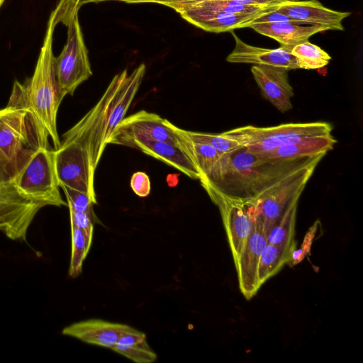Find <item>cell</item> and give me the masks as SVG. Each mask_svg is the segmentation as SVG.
Instances as JSON below:
<instances>
[{
	"label": "cell",
	"mask_w": 363,
	"mask_h": 363,
	"mask_svg": "<svg viewBox=\"0 0 363 363\" xmlns=\"http://www.w3.org/2000/svg\"><path fill=\"white\" fill-rule=\"evenodd\" d=\"M71 235L72 252L68 272L70 277L76 278L82 271L83 262L89 251L93 236L73 226H71Z\"/></svg>",
	"instance_id": "obj_27"
},
{
	"label": "cell",
	"mask_w": 363,
	"mask_h": 363,
	"mask_svg": "<svg viewBox=\"0 0 363 363\" xmlns=\"http://www.w3.org/2000/svg\"><path fill=\"white\" fill-rule=\"evenodd\" d=\"M324 156L318 157L306 167L288 176L263 197L257 199L267 233L285 211L294 202L298 201L316 166Z\"/></svg>",
	"instance_id": "obj_12"
},
{
	"label": "cell",
	"mask_w": 363,
	"mask_h": 363,
	"mask_svg": "<svg viewBox=\"0 0 363 363\" xmlns=\"http://www.w3.org/2000/svg\"><path fill=\"white\" fill-rule=\"evenodd\" d=\"M62 189L69 208L76 211L88 214L94 221L99 223V220L94 213L93 206L95 204L89 195L77 190L69 188L65 185H60Z\"/></svg>",
	"instance_id": "obj_29"
},
{
	"label": "cell",
	"mask_w": 363,
	"mask_h": 363,
	"mask_svg": "<svg viewBox=\"0 0 363 363\" xmlns=\"http://www.w3.org/2000/svg\"><path fill=\"white\" fill-rule=\"evenodd\" d=\"M298 201L294 202L268 230L267 243L290 245L295 243V226Z\"/></svg>",
	"instance_id": "obj_24"
},
{
	"label": "cell",
	"mask_w": 363,
	"mask_h": 363,
	"mask_svg": "<svg viewBox=\"0 0 363 363\" xmlns=\"http://www.w3.org/2000/svg\"><path fill=\"white\" fill-rule=\"evenodd\" d=\"M230 32L235 45L227 56V62L281 67L289 70L298 69L295 57L286 48L268 49L251 45L242 41L233 30Z\"/></svg>",
	"instance_id": "obj_16"
},
{
	"label": "cell",
	"mask_w": 363,
	"mask_h": 363,
	"mask_svg": "<svg viewBox=\"0 0 363 363\" xmlns=\"http://www.w3.org/2000/svg\"><path fill=\"white\" fill-rule=\"evenodd\" d=\"M13 179L23 194L43 207L67 206L60 192L54 150L50 148L49 144L33 152Z\"/></svg>",
	"instance_id": "obj_7"
},
{
	"label": "cell",
	"mask_w": 363,
	"mask_h": 363,
	"mask_svg": "<svg viewBox=\"0 0 363 363\" xmlns=\"http://www.w3.org/2000/svg\"><path fill=\"white\" fill-rule=\"evenodd\" d=\"M218 207L227 235L233 262L241 254L259 216L257 200H242L228 196L214 189L202 186Z\"/></svg>",
	"instance_id": "obj_9"
},
{
	"label": "cell",
	"mask_w": 363,
	"mask_h": 363,
	"mask_svg": "<svg viewBox=\"0 0 363 363\" xmlns=\"http://www.w3.org/2000/svg\"><path fill=\"white\" fill-rule=\"evenodd\" d=\"M289 69L269 65H253L251 72L262 95L281 113L293 108L294 91L289 79Z\"/></svg>",
	"instance_id": "obj_14"
},
{
	"label": "cell",
	"mask_w": 363,
	"mask_h": 363,
	"mask_svg": "<svg viewBox=\"0 0 363 363\" xmlns=\"http://www.w3.org/2000/svg\"><path fill=\"white\" fill-rule=\"evenodd\" d=\"M285 1L289 3H294V2H297L300 0H285Z\"/></svg>",
	"instance_id": "obj_38"
},
{
	"label": "cell",
	"mask_w": 363,
	"mask_h": 363,
	"mask_svg": "<svg viewBox=\"0 0 363 363\" xmlns=\"http://www.w3.org/2000/svg\"><path fill=\"white\" fill-rule=\"evenodd\" d=\"M291 54L295 57L298 69H320L326 66L331 60L328 53L308 40L294 47Z\"/></svg>",
	"instance_id": "obj_25"
},
{
	"label": "cell",
	"mask_w": 363,
	"mask_h": 363,
	"mask_svg": "<svg viewBox=\"0 0 363 363\" xmlns=\"http://www.w3.org/2000/svg\"><path fill=\"white\" fill-rule=\"evenodd\" d=\"M146 140L165 141L179 145V137L168 120L142 110L124 118L107 143L130 147L135 142Z\"/></svg>",
	"instance_id": "obj_11"
},
{
	"label": "cell",
	"mask_w": 363,
	"mask_h": 363,
	"mask_svg": "<svg viewBox=\"0 0 363 363\" xmlns=\"http://www.w3.org/2000/svg\"><path fill=\"white\" fill-rule=\"evenodd\" d=\"M146 67L127 69L113 77L98 102L69 130L62 140L74 141L89 153L96 170L107 142L125 116L139 90Z\"/></svg>",
	"instance_id": "obj_2"
},
{
	"label": "cell",
	"mask_w": 363,
	"mask_h": 363,
	"mask_svg": "<svg viewBox=\"0 0 363 363\" xmlns=\"http://www.w3.org/2000/svg\"><path fill=\"white\" fill-rule=\"evenodd\" d=\"M116 1H121L126 3H141V2H155L160 4L161 1L164 0H116Z\"/></svg>",
	"instance_id": "obj_37"
},
{
	"label": "cell",
	"mask_w": 363,
	"mask_h": 363,
	"mask_svg": "<svg viewBox=\"0 0 363 363\" xmlns=\"http://www.w3.org/2000/svg\"><path fill=\"white\" fill-rule=\"evenodd\" d=\"M333 126L327 122L289 123L271 127L245 125L221 133L250 151L263 154L301 139L330 135Z\"/></svg>",
	"instance_id": "obj_6"
},
{
	"label": "cell",
	"mask_w": 363,
	"mask_h": 363,
	"mask_svg": "<svg viewBox=\"0 0 363 363\" xmlns=\"http://www.w3.org/2000/svg\"><path fill=\"white\" fill-rule=\"evenodd\" d=\"M256 23H291L296 25H304L301 22L294 20L286 15L280 13L277 11L266 13L259 16L255 18L251 24Z\"/></svg>",
	"instance_id": "obj_32"
},
{
	"label": "cell",
	"mask_w": 363,
	"mask_h": 363,
	"mask_svg": "<svg viewBox=\"0 0 363 363\" xmlns=\"http://www.w3.org/2000/svg\"><path fill=\"white\" fill-rule=\"evenodd\" d=\"M205 1L208 0H164L160 4L169 6L178 13L180 10L190 5Z\"/></svg>",
	"instance_id": "obj_33"
},
{
	"label": "cell",
	"mask_w": 363,
	"mask_h": 363,
	"mask_svg": "<svg viewBox=\"0 0 363 363\" xmlns=\"http://www.w3.org/2000/svg\"><path fill=\"white\" fill-rule=\"evenodd\" d=\"M267 243V232L259 215L241 254L234 262L240 291L247 300L256 295L260 289L257 269L261 253Z\"/></svg>",
	"instance_id": "obj_13"
},
{
	"label": "cell",
	"mask_w": 363,
	"mask_h": 363,
	"mask_svg": "<svg viewBox=\"0 0 363 363\" xmlns=\"http://www.w3.org/2000/svg\"><path fill=\"white\" fill-rule=\"evenodd\" d=\"M72 3L77 7L80 8L82 6H83L85 4L88 3H96V2H101L104 1H110V0H71ZM116 1V0H113Z\"/></svg>",
	"instance_id": "obj_36"
},
{
	"label": "cell",
	"mask_w": 363,
	"mask_h": 363,
	"mask_svg": "<svg viewBox=\"0 0 363 363\" xmlns=\"http://www.w3.org/2000/svg\"><path fill=\"white\" fill-rule=\"evenodd\" d=\"M112 350L136 363H152L157 357L149 345L146 335L130 325L121 333Z\"/></svg>",
	"instance_id": "obj_22"
},
{
	"label": "cell",
	"mask_w": 363,
	"mask_h": 363,
	"mask_svg": "<svg viewBox=\"0 0 363 363\" xmlns=\"http://www.w3.org/2000/svg\"><path fill=\"white\" fill-rule=\"evenodd\" d=\"M179 130L191 140L208 144L222 155L230 153L242 147L234 139L226 137L221 133L211 134L194 132L184 130L180 128Z\"/></svg>",
	"instance_id": "obj_28"
},
{
	"label": "cell",
	"mask_w": 363,
	"mask_h": 363,
	"mask_svg": "<svg viewBox=\"0 0 363 363\" xmlns=\"http://www.w3.org/2000/svg\"><path fill=\"white\" fill-rule=\"evenodd\" d=\"M127 325L101 319H89L71 324L62 333L84 342L112 350Z\"/></svg>",
	"instance_id": "obj_18"
},
{
	"label": "cell",
	"mask_w": 363,
	"mask_h": 363,
	"mask_svg": "<svg viewBox=\"0 0 363 363\" xmlns=\"http://www.w3.org/2000/svg\"><path fill=\"white\" fill-rule=\"evenodd\" d=\"M49 135L28 108L7 105L0 109V159L14 177Z\"/></svg>",
	"instance_id": "obj_4"
},
{
	"label": "cell",
	"mask_w": 363,
	"mask_h": 363,
	"mask_svg": "<svg viewBox=\"0 0 363 363\" xmlns=\"http://www.w3.org/2000/svg\"><path fill=\"white\" fill-rule=\"evenodd\" d=\"M178 13L191 24L203 30L218 33L247 28L255 18L269 12L230 14L189 6Z\"/></svg>",
	"instance_id": "obj_17"
},
{
	"label": "cell",
	"mask_w": 363,
	"mask_h": 363,
	"mask_svg": "<svg viewBox=\"0 0 363 363\" xmlns=\"http://www.w3.org/2000/svg\"><path fill=\"white\" fill-rule=\"evenodd\" d=\"M276 11L304 25L321 26L328 30H344L342 21L351 15L350 12L326 8L318 0L288 2L281 5Z\"/></svg>",
	"instance_id": "obj_15"
},
{
	"label": "cell",
	"mask_w": 363,
	"mask_h": 363,
	"mask_svg": "<svg viewBox=\"0 0 363 363\" xmlns=\"http://www.w3.org/2000/svg\"><path fill=\"white\" fill-rule=\"evenodd\" d=\"M55 165L59 185L86 194L97 204L94 173L86 150L78 143L62 140L54 150Z\"/></svg>",
	"instance_id": "obj_10"
},
{
	"label": "cell",
	"mask_w": 363,
	"mask_h": 363,
	"mask_svg": "<svg viewBox=\"0 0 363 363\" xmlns=\"http://www.w3.org/2000/svg\"><path fill=\"white\" fill-rule=\"evenodd\" d=\"M179 177L178 174H170L167 177V182L168 185L171 187L177 186L179 182Z\"/></svg>",
	"instance_id": "obj_35"
},
{
	"label": "cell",
	"mask_w": 363,
	"mask_h": 363,
	"mask_svg": "<svg viewBox=\"0 0 363 363\" xmlns=\"http://www.w3.org/2000/svg\"><path fill=\"white\" fill-rule=\"evenodd\" d=\"M71 226L77 228L84 231L87 235H92L94 233L93 219L86 213L76 211L69 208Z\"/></svg>",
	"instance_id": "obj_31"
},
{
	"label": "cell",
	"mask_w": 363,
	"mask_h": 363,
	"mask_svg": "<svg viewBox=\"0 0 363 363\" xmlns=\"http://www.w3.org/2000/svg\"><path fill=\"white\" fill-rule=\"evenodd\" d=\"M295 250L296 242L290 245L267 243L261 253L257 269L260 287L291 261Z\"/></svg>",
	"instance_id": "obj_23"
},
{
	"label": "cell",
	"mask_w": 363,
	"mask_h": 363,
	"mask_svg": "<svg viewBox=\"0 0 363 363\" xmlns=\"http://www.w3.org/2000/svg\"><path fill=\"white\" fill-rule=\"evenodd\" d=\"M130 147L174 167L193 179H200L196 167L179 145L165 141L146 140L135 142Z\"/></svg>",
	"instance_id": "obj_19"
},
{
	"label": "cell",
	"mask_w": 363,
	"mask_h": 363,
	"mask_svg": "<svg viewBox=\"0 0 363 363\" xmlns=\"http://www.w3.org/2000/svg\"><path fill=\"white\" fill-rule=\"evenodd\" d=\"M325 155L277 161L241 147L223 155L199 181L201 186H208L228 196L257 200L288 176Z\"/></svg>",
	"instance_id": "obj_1"
},
{
	"label": "cell",
	"mask_w": 363,
	"mask_h": 363,
	"mask_svg": "<svg viewBox=\"0 0 363 363\" xmlns=\"http://www.w3.org/2000/svg\"><path fill=\"white\" fill-rule=\"evenodd\" d=\"M60 16L61 8L58 4L49 18L32 77L24 84L15 82L8 104L30 110L48 134L55 150L60 147L61 143L57 128V116L62 99L56 76L52 41L54 30L60 22Z\"/></svg>",
	"instance_id": "obj_3"
},
{
	"label": "cell",
	"mask_w": 363,
	"mask_h": 363,
	"mask_svg": "<svg viewBox=\"0 0 363 363\" xmlns=\"http://www.w3.org/2000/svg\"><path fill=\"white\" fill-rule=\"evenodd\" d=\"M245 4L257 6H281L286 4L285 0H232Z\"/></svg>",
	"instance_id": "obj_34"
},
{
	"label": "cell",
	"mask_w": 363,
	"mask_h": 363,
	"mask_svg": "<svg viewBox=\"0 0 363 363\" xmlns=\"http://www.w3.org/2000/svg\"><path fill=\"white\" fill-rule=\"evenodd\" d=\"M4 1L5 0H0V8L2 6L3 3L4 2Z\"/></svg>",
	"instance_id": "obj_39"
},
{
	"label": "cell",
	"mask_w": 363,
	"mask_h": 363,
	"mask_svg": "<svg viewBox=\"0 0 363 363\" xmlns=\"http://www.w3.org/2000/svg\"><path fill=\"white\" fill-rule=\"evenodd\" d=\"M247 28L258 33L277 41L281 47L290 52L296 45L302 43L312 35L328 30L323 26L318 25H296L291 23H256Z\"/></svg>",
	"instance_id": "obj_20"
},
{
	"label": "cell",
	"mask_w": 363,
	"mask_h": 363,
	"mask_svg": "<svg viewBox=\"0 0 363 363\" xmlns=\"http://www.w3.org/2000/svg\"><path fill=\"white\" fill-rule=\"evenodd\" d=\"M60 21L67 26V39L55 67L62 99L72 95L91 75L92 71L78 19L77 8L71 0H60Z\"/></svg>",
	"instance_id": "obj_5"
},
{
	"label": "cell",
	"mask_w": 363,
	"mask_h": 363,
	"mask_svg": "<svg viewBox=\"0 0 363 363\" xmlns=\"http://www.w3.org/2000/svg\"><path fill=\"white\" fill-rule=\"evenodd\" d=\"M189 6H192L199 9L223 12L230 14H247L274 11H276L280 6L250 5L232 0H208L194 4Z\"/></svg>",
	"instance_id": "obj_26"
},
{
	"label": "cell",
	"mask_w": 363,
	"mask_h": 363,
	"mask_svg": "<svg viewBox=\"0 0 363 363\" xmlns=\"http://www.w3.org/2000/svg\"><path fill=\"white\" fill-rule=\"evenodd\" d=\"M130 187L134 193L138 196H147L151 190L149 176L143 172H135L130 179Z\"/></svg>",
	"instance_id": "obj_30"
},
{
	"label": "cell",
	"mask_w": 363,
	"mask_h": 363,
	"mask_svg": "<svg viewBox=\"0 0 363 363\" xmlns=\"http://www.w3.org/2000/svg\"><path fill=\"white\" fill-rule=\"evenodd\" d=\"M41 208L19 191L0 159V232L11 240L26 241L30 223Z\"/></svg>",
	"instance_id": "obj_8"
},
{
	"label": "cell",
	"mask_w": 363,
	"mask_h": 363,
	"mask_svg": "<svg viewBox=\"0 0 363 363\" xmlns=\"http://www.w3.org/2000/svg\"><path fill=\"white\" fill-rule=\"evenodd\" d=\"M336 139L332 134L306 138L273 151L258 154L273 160H289L326 154L333 149Z\"/></svg>",
	"instance_id": "obj_21"
}]
</instances>
